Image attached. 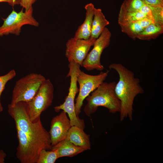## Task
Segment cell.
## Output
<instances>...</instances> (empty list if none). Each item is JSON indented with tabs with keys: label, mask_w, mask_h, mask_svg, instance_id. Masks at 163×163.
<instances>
[{
	"label": "cell",
	"mask_w": 163,
	"mask_h": 163,
	"mask_svg": "<svg viewBox=\"0 0 163 163\" xmlns=\"http://www.w3.org/2000/svg\"><path fill=\"white\" fill-rule=\"evenodd\" d=\"M109 68L115 70L119 75L115 91L120 103V120L122 121L126 117L131 120L134 99L137 95L144 92L140 84V80L135 77L133 72L121 64L112 63L109 66Z\"/></svg>",
	"instance_id": "obj_1"
},
{
	"label": "cell",
	"mask_w": 163,
	"mask_h": 163,
	"mask_svg": "<svg viewBox=\"0 0 163 163\" xmlns=\"http://www.w3.org/2000/svg\"><path fill=\"white\" fill-rule=\"evenodd\" d=\"M18 144L16 156L21 163H36L43 149L51 150L49 133L45 128L31 133H26L16 128Z\"/></svg>",
	"instance_id": "obj_2"
},
{
	"label": "cell",
	"mask_w": 163,
	"mask_h": 163,
	"mask_svg": "<svg viewBox=\"0 0 163 163\" xmlns=\"http://www.w3.org/2000/svg\"><path fill=\"white\" fill-rule=\"evenodd\" d=\"M116 83L114 81L104 82L87 97L84 112L88 116L94 113L99 107L107 108L112 113L120 112V103L115 91Z\"/></svg>",
	"instance_id": "obj_3"
},
{
	"label": "cell",
	"mask_w": 163,
	"mask_h": 163,
	"mask_svg": "<svg viewBox=\"0 0 163 163\" xmlns=\"http://www.w3.org/2000/svg\"><path fill=\"white\" fill-rule=\"evenodd\" d=\"M80 66L74 61L69 62V70L67 75V77L70 78L69 93L64 102L59 105L55 107L54 108L56 112H59L61 110L65 111L68 116L72 126H76L84 129L85 127L84 121L77 115L75 109V99L79 91L77 81L78 73L80 69Z\"/></svg>",
	"instance_id": "obj_4"
},
{
	"label": "cell",
	"mask_w": 163,
	"mask_h": 163,
	"mask_svg": "<svg viewBox=\"0 0 163 163\" xmlns=\"http://www.w3.org/2000/svg\"><path fill=\"white\" fill-rule=\"evenodd\" d=\"M46 79L41 74L34 73H30L19 79L15 84L11 102L9 104L13 106L20 102H30Z\"/></svg>",
	"instance_id": "obj_5"
},
{
	"label": "cell",
	"mask_w": 163,
	"mask_h": 163,
	"mask_svg": "<svg viewBox=\"0 0 163 163\" xmlns=\"http://www.w3.org/2000/svg\"><path fill=\"white\" fill-rule=\"evenodd\" d=\"M54 91L50 80L46 79L33 98L27 103V112L31 121L35 122L40 119L41 113L51 105Z\"/></svg>",
	"instance_id": "obj_6"
},
{
	"label": "cell",
	"mask_w": 163,
	"mask_h": 163,
	"mask_svg": "<svg viewBox=\"0 0 163 163\" xmlns=\"http://www.w3.org/2000/svg\"><path fill=\"white\" fill-rule=\"evenodd\" d=\"M33 12L32 6L24 12L23 9L19 12L13 10L7 18H2L3 23L0 26V37L11 34L19 36L22 27L25 25L38 27L39 23L33 16Z\"/></svg>",
	"instance_id": "obj_7"
},
{
	"label": "cell",
	"mask_w": 163,
	"mask_h": 163,
	"mask_svg": "<svg viewBox=\"0 0 163 163\" xmlns=\"http://www.w3.org/2000/svg\"><path fill=\"white\" fill-rule=\"evenodd\" d=\"M108 73L109 71H107L101 72L97 75H92L79 70L77 79L79 85V93L75 103V112L78 116L81 113L84 100L104 82Z\"/></svg>",
	"instance_id": "obj_8"
},
{
	"label": "cell",
	"mask_w": 163,
	"mask_h": 163,
	"mask_svg": "<svg viewBox=\"0 0 163 163\" xmlns=\"http://www.w3.org/2000/svg\"><path fill=\"white\" fill-rule=\"evenodd\" d=\"M8 112L14 121L16 128L25 133H31L44 128L40 118L35 122L30 120L27 112L26 102H20L13 106L8 104Z\"/></svg>",
	"instance_id": "obj_9"
},
{
	"label": "cell",
	"mask_w": 163,
	"mask_h": 163,
	"mask_svg": "<svg viewBox=\"0 0 163 163\" xmlns=\"http://www.w3.org/2000/svg\"><path fill=\"white\" fill-rule=\"evenodd\" d=\"M111 33L105 27L100 36L96 39L93 47L84 60L82 66L88 71L96 70L102 71L104 67L101 62V57L104 50L109 45Z\"/></svg>",
	"instance_id": "obj_10"
},
{
	"label": "cell",
	"mask_w": 163,
	"mask_h": 163,
	"mask_svg": "<svg viewBox=\"0 0 163 163\" xmlns=\"http://www.w3.org/2000/svg\"><path fill=\"white\" fill-rule=\"evenodd\" d=\"M96 39L90 37L87 39L74 37L69 39L66 43L65 52L69 62L74 61L82 66L84 60Z\"/></svg>",
	"instance_id": "obj_11"
},
{
	"label": "cell",
	"mask_w": 163,
	"mask_h": 163,
	"mask_svg": "<svg viewBox=\"0 0 163 163\" xmlns=\"http://www.w3.org/2000/svg\"><path fill=\"white\" fill-rule=\"evenodd\" d=\"M71 126L70 120L64 111L53 118L49 132L52 146L66 138Z\"/></svg>",
	"instance_id": "obj_12"
},
{
	"label": "cell",
	"mask_w": 163,
	"mask_h": 163,
	"mask_svg": "<svg viewBox=\"0 0 163 163\" xmlns=\"http://www.w3.org/2000/svg\"><path fill=\"white\" fill-rule=\"evenodd\" d=\"M85 17L83 23L75 32L74 37L77 39H87L91 36V28L95 7L91 3L86 5Z\"/></svg>",
	"instance_id": "obj_13"
},
{
	"label": "cell",
	"mask_w": 163,
	"mask_h": 163,
	"mask_svg": "<svg viewBox=\"0 0 163 163\" xmlns=\"http://www.w3.org/2000/svg\"><path fill=\"white\" fill-rule=\"evenodd\" d=\"M66 139L76 145L90 150L91 144L90 136L81 128L75 126H72L67 134Z\"/></svg>",
	"instance_id": "obj_14"
},
{
	"label": "cell",
	"mask_w": 163,
	"mask_h": 163,
	"mask_svg": "<svg viewBox=\"0 0 163 163\" xmlns=\"http://www.w3.org/2000/svg\"><path fill=\"white\" fill-rule=\"evenodd\" d=\"M51 149L57 152L59 158L64 157H72L86 150L74 144L66 138L52 146Z\"/></svg>",
	"instance_id": "obj_15"
},
{
	"label": "cell",
	"mask_w": 163,
	"mask_h": 163,
	"mask_svg": "<svg viewBox=\"0 0 163 163\" xmlns=\"http://www.w3.org/2000/svg\"><path fill=\"white\" fill-rule=\"evenodd\" d=\"M110 24L101 9L94 8L91 37L97 38L106 26Z\"/></svg>",
	"instance_id": "obj_16"
},
{
	"label": "cell",
	"mask_w": 163,
	"mask_h": 163,
	"mask_svg": "<svg viewBox=\"0 0 163 163\" xmlns=\"http://www.w3.org/2000/svg\"><path fill=\"white\" fill-rule=\"evenodd\" d=\"M163 32V26L152 24L144 28L137 36L136 38L142 40L155 39Z\"/></svg>",
	"instance_id": "obj_17"
},
{
	"label": "cell",
	"mask_w": 163,
	"mask_h": 163,
	"mask_svg": "<svg viewBox=\"0 0 163 163\" xmlns=\"http://www.w3.org/2000/svg\"><path fill=\"white\" fill-rule=\"evenodd\" d=\"M146 15L140 11L127 12L120 9L118 17V23L120 25H123L129 23L138 21Z\"/></svg>",
	"instance_id": "obj_18"
},
{
	"label": "cell",
	"mask_w": 163,
	"mask_h": 163,
	"mask_svg": "<svg viewBox=\"0 0 163 163\" xmlns=\"http://www.w3.org/2000/svg\"><path fill=\"white\" fill-rule=\"evenodd\" d=\"M120 26L122 31L133 39L136 38L137 35L144 29L136 21Z\"/></svg>",
	"instance_id": "obj_19"
},
{
	"label": "cell",
	"mask_w": 163,
	"mask_h": 163,
	"mask_svg": "<svg viewBox=\"0 0 163 163\" xmlns=\"http://www.w3.org/2000/svg\"><path fill=\"white\" fill-rule=\"evenodd\" d=\"M59 158L56 150L44 149L40 152L36 163H54Z\"/></svg>",
	"instance_id": "obj_20"
},
{
	"label": "cell",
	"mask_w": 163,
	"mask_h": 163,
	"mask_svg": "<svg viewBox=\"0 0 163 163\" xmlns=\"http://www.w3.org/2000/svg\"><path fill=\"white\" fill-rule=\"evenodd\" d=\"M144 4L142 0H124L120 9L127 12L137 11Z\"/></svg>",
	"instance_id": "obj_21"
},
{
	"label": "cell",
	"mask_w": 163,
	"mask_h": 163,
	"mask_svg": "<svg viewBox=\"0 0 163 163\" xmlns=\"http://www.w3.org/2000/svg\"><path fill=\"white\" fill-rule=\"evenodd\" d=\"M16 75V72L14 69H12L6 74L0 76V112L3 110V107L1 102L0 98L2 92L4 90L7 82L14 78Z\"/></svg>",
	"instance_id": "obj_22"
},
{
	"label": "cell",
	"mask_w": 163,
	"mask_h": 163,
	"mask_svg": "<svg viewBox=\"0 0 163 163\" xmlns=\"http://www.w3.org/2000/svg\"><path fill=\"white\" fill-rule=\"evenodd\" d=\"M149 7L151 10L155 23L163 26V7Z\"/></svg>",
	"instance_id": "obj_23"
},
{
	"label": "cell",
	"mask_w": 163,
	"mask_h": 163,
	"mask_svg": "<svg viewBox=\"0 0 163 163\" xmlns=\"http://www.w3.org/2000/svg\"><path fill=\"white\" fill-rule=\"evenodd\" d=\"M148 6L153 7H163V0H142Z\"/></svg>",
	"instance_id": "obj_24"
},
{
	"label": "cell",
	"mask_w": 163,
	"mask_h": 163,
	"mask_svg": "<svg viewBox=\"0 0 163 163\" xmlns=\"http://www.w3.org/2000/svg\"><path fill=\"white\" fill-rule=\"evenodd\" d=\"M136 21L143 28H145L152 24L155 23L153 20L147 17H145Z\"/></svg>",
	"instance_id": "obj_25"
},
{
	"label": "cell",
	"mask_w": 163,
	"mask_h": 163,
	"mask_svg": "<svg viewBox=\"0 0 163 163\" xmlns=\"http://www.w3.org/2000/svg\"><path fill=\"white\" fill-rule=\"evenodd\" d=\"M37 0H20V5L25 11L28 10Z\"/></svg>",
	"instance_id": "obj_26"
},
{
	"label": "cell",
	"mask_w": 163,
	"mask_h": 163,
	"mask_svg": "<svg viewBox=\"0 0 163 163\" xmlns=\"http://www.w3.org/2000/svg\"><path fill=\"white\" fill-rule=\"evenodd\" d=\"M139 11L145 14L147 17L154 20L150 7L145 3Z\"/></svg>",
	"instance_id": "obj_27"
},
{
	"label": "cell",
	"mask_w": 163,
	"mask_h": 163,
	"mask_svg": "<svg viewBox=\"0 0 163 163\" xmlns=\"http://www.w3.org/2000/svg\"><path fill=\"white\" fill-rule=\"evenodd\" d=\"M1 2H6L13 6L15 5H20V0H0Z\"/></svg>",
	"instance_id": "obj_28"
},
{
	"label": "cell",
	"mask_w": 163,
	"mask_h": 163,
	"mask_svg": "<svg viewBox=\"0 0 163 163\" xmlns=\"http://www.w3.org/2000/svg\"><path fill=\"white\" fill-rule=\"evenodd\" d=\"M7 156L6 154L3 150H0V163H4L5 159Z\"/></svg>",
	"instance_id": "obj_29"
},
{
	"label": "cell",
	"mask_w": 163,
	"mask_h": 163,
	"mask_svg": "<svg viewBox=\"0 0 163 163\" xmlns=\"http://www.w3.org/2000/svg\"></svg>",
	"instance_id": "obj_30"
}]
</instances>
